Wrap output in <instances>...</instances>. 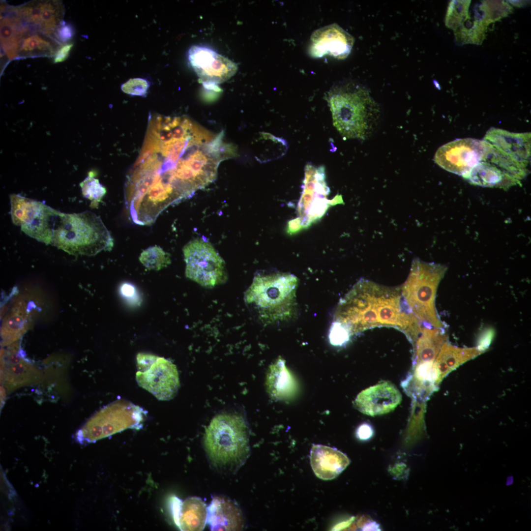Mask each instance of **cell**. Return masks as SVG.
Returning <instances> with one entry per match:
<instances>
[{
	"label": "cell",
	"instance_id": "cell-1",
	"mask_svg": "<svg viewBox=\"0 0 531 531\" xmlns=\"http://www.w3.org/2000/svg\"><path fill=\"white\" fill-rule=\"evenodd\" d=\"M201 127L181 117H150L140 153L126 176L125 210L150 225L177 204L216 178L219 161Z\"/></svg>",
	"mask_w": 531,
	"mask_h": 531
},
{
	"label": "cell",
	"instance_id": "cell-2",
	"mask_svg": "<svg viewBox=\"0 0 531 531\" xmlns=\"http://www.w3.org/2000/svg\"><path fill=\"white\" fill-rule=\"evenodd\" d=\"M333 321L340 323L351 335L375 327H393L408 337L421 322L411 312L400 288H389L361 279L340 300Z\"/></svg>",
	"mask_w": 531,
	"mask_h": 531
},
{
	"label": "cell",
	"instance_id": "cell-3",
	"mask_svg": "<svg viewBox=\"0 0 531 531\" xmlns=\"http://www.w3.org/2000/svg\"><path fill=\"white\" fill-rule=\"evenodd\" d=\"M326 99L333 124L346 139H367L380 117L379 105L364 86L348 81L333 86Z\"/></svg>",
	"mask_w": 531,
	"mask_h": 531
},
{
	"label": "cell",
	"instance_id": "cell-4",
	"mask_svg": "<svg viewBox=\"0 0 531 531\" xmlns=\"http://www.w3.org/2000/svg\"><path fill=\"white\" fill-rule=\"evenodd\" d=\"M204 443L208 460L214 468L222 472H235L249 455L247 423L237 413L218 414L206 429Z\"/></svg>",
	"mask_w": 531,
	"mask_h": 531
},
{
	"label": "cell",
	"instance_id": "cell-5",
	"mask_svg": "<svg viewBox=\"0 0 531 531\" xmlns=\"http://www.w3.org/2000/svg\"><path fill=\"white\" fill-rule=\"evenodd\" d=\"M298 284L290 273L258 274L245 292L244 302L263 323L288 321L296 312Z\"/></svg>",
	"mask_w": 531,
	"mask_h": 531
},
{
	"label": "cell",
	"instance_id": "cell-6",
	"mask_svg": "<svg viewBox=\"0 0 531 531\" xmlns=\"http://www.w3.org/2000/svg\"><path fill=\"white\" fill-rule=\"evenodd\" d=\"M69 254L94 256L110 251L114 240L101 218L86 211L60 212L55 222L51 244Z\"/></svg>",
	"mask_w": 531,
	"mask_h": 531
},
{
	"label": "cell",
	"instance_id": "cell-7",
	"mask_svg": "<svg viewBox=\"0 0 531 531\" xmlns=\"http://www.w3.org/2000/svg\"><path fill=\"white\" fill-rule=\"evenodd\" d=\"M446 267L419 261L413 264L407 280L401 288L402 295L411 312L425 326L442 328L435 308L439 283Z\"/></svg>",
	"mask_w": 531,
	"mask_h": 531
},
{
	"label": "cell",
	"instance_id": "cell-8",
	"mask_svg": "<svg viewBox=\"0 0 531 531\" xmlns=\"http://www.w3.org/2000/svg\"><path fill=\"white\" fill-rule=\"evenodd\" d=\"M146 414L142 408L120 399L104 407L76 433L81 443L95 442L127 429H140Z\"/></svg>",
	"mask_w": 531,
	"mask_h": 531
},
{
	"label": "cell",
	"instance_id": "cell-9",
	"mask_svg": "<svg viewBox=\"0 0 531 531\" xmlns=\"http://www.w3.org/2000/svg\"><path fill=\"white\" fill-rule=\"evenodd\" d=\"M187 278L202 287L212 288L226 282L225 262L212 245L202 238L190 241L183 248Z\"/></svg>",
	"mask_w": 531,
	"mask_h": 531
},
{
	"label": "cell",
	"instance_id": "cell-10",
	"mask_svg": "<svg viewBox=\"0 0 531 531\" xmlns=\"http://www.w3.org/2000/svg\"><path fill=\"white\" fill-rule=\"evenodd\" d=\"M13 223L26 235L51 244L55 222L60 211L44 203L13 194L10 196Z\"/></svg>",
	"mask_w": 531,
	"mask_h": 531
},
{
	"label": "cell",
	"instance_id": "cell-11",
	"mask_svg": "<svg viewBox=\"0 0 531 531\" xmlns=\"http://www.w3.org/2000/svg\"><path fill=\"white\" fill-rule=\"evenodd\" d=\"M136 359V379L140 386L159 400L167 401L176 396L180 383L177 368L173 363L144 353H138Z\"/></svg>",
	"mask_w": 531,
	"mask_h": 531
},
{
	"label": "cell",
	"instance_id": "cell-12",
	"mask_svg": "<svg viewBox=\"0 0 531 531\" xmlns=\"http://www.w3.org/2000/svg\"><path fill=\"white\" fill-rule=\"evenodd\" d=\"M490 147L484 140L459 139L440 147L434 160L443 169L465 177L486 157Z\"/></svg>",
	"mask_w": 531,
	"mask_h": 531
},
{
	"label": "cell",
	"instance_id": "cell-13",
	"mask_svg": "<svg viewBox=\"0 0 531 531\" xmlns=\"http://www.w3.org/2000/svg\"><path fill=\"white\" fill-rule=\"evenodd\" d=\"M188 58L200 81L210 88L229 80L237 70L236 63L206 47H191Z\"/></svg>",
	"mask_w": 531,
	"mask_h": 531
},
{
	"label": "cell",
	"instance_id": "cell-14",
	"mask_svg": "<svg viewBox=\"0 0 531 531\" xmlns=\"http://www.w3.org/2000/svg\"><path fill=\"white\" fill-rule=\"evenodd\" d=\"M354 37L336 23L315 30L311 35L308 53L321 58L328 55L339 59H346L354 45Z\"/></svg>",
	"mask_w": 531,
	"mask_h": 531
},
{
	"label": "cell",
	"instance_id": "cell-15",
	"mask_svg": "<svg viewBox=\"0 0 531 531\" xmlns=\"http://www.w3.org/2000/svg\"><path fill=\"white\" fill-rule=\"evenodd\" d=\"M401 400L402 396L396 387L390 383L383 382L362 390L354 403L359 411L373 416L393 411Z\"/></svg>",
	"mask_w": 531,
	"mask_h": 531
},
{
	"label": "cell",
	"instance_id": "cell-16",
	"mask_svg": "<svg viewBox=\"0 0 531 531\" xmlns=\"http://www.w3.org/2000/svg\"><path fill=\"white\" fill-rule=\"evenodd\" d=\"M531 133H514L491 128L487 132L483 140L527 169L531 157Z\"/></svg>",
	"mask_w": 531,
	"mask_h": 531
},
{
	"label": "cell",
	"instance_id": "cell-17",
	"mask_svg": "<svg viewBox=\"0 0 531 531\" xmlns=\"http://www.w3.org/2000/svg\"><path fill=\"white\" fill-rule=\"evenodd\" d=\"M464 178L474 184L484 187L506 188L519 183L502 166L491 145L486 157Z\"/></svg>",
	"mask_w": 531,
	"mask_h": 531
},
{
	"label": "cell",
	"instance_id": "cell-18",
	"mask_svg": "<svg viewBox=\"0 0 531 531\" xmlns=\"http://www.w3.org/2000/svg\"><path fill=\"white\" fill-rule=\"evenodd\" d=\"M170 509L174 521L181 531H203L207 522V507L202 499L192 497L182 501L172 497Z\"/></svg>",
	"mask_w": 531,
	"mask_h": 531
},
{
	"label": "cell",
	"instance_id": "cell-19",
	"mask_svg": "<svg viewBox=\"0 0 531 531\" xmlns=\"http://www.w3.org/2000/svg\"><path fill=\"white\" fill-rule=\"evenodd\" d=\"M42 379L40 370L17 354H11L1 363L0 382L8 392L37 384Z\"/></svg>",
	"mask_w": 531,
	"mask_h": 531
},
{
	"label": "cell",
	"instance_id": "cell-20",
	"mask_svg": "<svg viewBox=\"0 0 531 531\" xmlns=\"http://www.w3.org/2000/svg\"><path fill=\"white\" fill-rule=\"evenodd\" d=\"M347 456L335 448L313 444L310 451V464L315 475L324 480L337 477L350 464Z\"/></svg>",
	"mask_w": 531,
	"mask_h": 531
},
{
	"label": "cell",
	"instance_id": "cell-21",
	"mask_svg": "<svg viewBox=\"0 0 531 531\" xmlns=\"http://www.w3.org/2000/svg\"><path fill=\"white\" fill-rule=\"evenodd\" d=\"M207 523L211 531H240L244 520L235 502L224 497H216L207 506Z\"/></svg>",
	"mask_w": 531,
	"mask_h": 531
},
{
	"label": "cell",
	"instance_id": "cell-22",
	"mask_svg": "<svg viewBox=\"0 0 531 531\" xmlns=\"http://www.w3.org/2000/svg\"><path fill=\"white\" fill-rule=\"evenodd\" d=\"M17 58L54 56L62 44L55 37L20 28L17 35Z\"/></svg>",
	"mask_w": 531,
	"mask_h": 531
},
{
	"label": "cell",
	"instance_id": "cell-23",
	"mask_svg": "<svg viewBox=\"0 0 531 531\" xmlns=\"http://www.w3.org/2000/svg\"><path fill=\"white\" fill-rule=\"evenodd\" d=\"M266 385L269 395L278 400L291 398L296 391L295 378L287 368L285 360L279 357L268 368Z\"/></svg>",
	"mask_w": 531,
	"mask_h": 531
},
{
	"label": "cell",
	"instance_id": "cell-24",
	"mask_svg": "<svg viewBox=\"0 0 531 531\" xmlns=\"http://www.w3.org/2000/svg\"><path fill=\"white\" fill-rule=\"evenodd\" d=\"M432 328L423 326L420 332L417 348V356L419 360L426 361L432 359L444 340L442 328Z\"/></svg>",
	"mask_w": 531,
	"mask_h": 531
},
{
	"label": "cell",
	"instance_id": "cell-25",
	"mask_svg": "<svg viewBox=\"0 0 531 531\" xmlns=\"http://www.w3.org/2000/svg\"><path fill=\"white\" fill-rule=\"evenodd\" d=\"M258 140L261 144L257 158L262 162L283 156L287 152L288 145L284 139L266 133H262Z\"/></svg>",
	"mask_w": 531,
	"mask_h": 531
},
{
	"label": "cell",
	"instance_id": "cell-26",
	"mask_svg": "<svg viewBox=\"0 0 531 531\" xmlns=\"http://www.w3.org/2000/svg\"><path fill=\"white\" fill-rule=\"evenodd\" d=\"M139 260L148 269L156 271L166 267L171 263L170 254L157 245L144 250L139 257Z\"/></svg>",
	"mask_w": 531,
	"mask_h": 531
},
{
	"label": "cell",
	"instance_id": "cell-27",
	"mask_svg": "<svg viewBox=\"0 0 531 531\" xmlns=\"http://www.w3.org/2000/svg\"><path fill=\"white\" fill-rule=\"evenodd\" d=\"M80 185L84 197L91 201L90 206L97 208L106 193V188L100 183L98 179L92 176H88Z\"/></svg>",
	"mask_w": 531,
	"mask_h": 531
},
{
	"label": "cell",
	"instance_id": "cell-28",
	"mask_svg": "<svg viewBox=\"0 0 531 531\" xmlns=\"http://www.w3.org/2000/svg\"><path fill=\"white\" fill-rule=\"evenodd\" d=\"M351 334L342 324L333 321L329 329L328 338L330 344L335 346H341L350 339Z\"/></svg>",
	"mask_w": 531,
	"mask_h": 531
},
{
	"label": "cell",
	"instance_id": "cell-29",
	"mask_svg": "<svg viewBox=\"0 0 531 531\" xmlns=\"http://www.w3.org/2000/svg\"><path fill=\"white\" fill-rule=\"evenodd\" d=\"M149 87L148 82L142 78H133L129 80L121 86L124 93L132 95L144 96L148 92Z\"/></svg>",
	"mask_w": 531,
	"mask_h": 531
},
{
	"label": "cell",
	"instance_id": "cell-30",
	"mask_svg": "<svg viewBox=\"0 0 531 531\" xmlns=\"http://www.w3.org/2000/svg\"><path fill=\"white\" fill-rule=\"evenodd\" d=\"M437 368L431 361H426L420 364L416 369L415 374L421 381H433L437 377Z\"/></svg>",
	"mask_w": 531,
	"mask_h": 531
},
{
	"label": "cell",
	"instance_id": "cell-31",
	"mask_svg": "<svg viewBox=\"0 0 531 531\" xmlns=\"http://www.w3.org/2000/svg\"><path fill=\"white\" fill-rule=\"evenodd\" d=\"M55 33L57 39L63 44L67 43L72 38L74 30L72 26L63 23L57 29Z\"/></svg>",
	"mask_w": 531,
	"mask_h": 531
},
{
	"label": "cell",
	"instance_id": "cell-32",
	"mask_svg": "<svg viewBox=\"0 0 531 531\" xmlns=\"http://www.w3.org/2000/svg\"><path fill=\"white\" fill-rule=\"evenodd\" d=\"M73 45V43L72 42H67L62 44L58 49L54 56V62L56 63L65 60L68 57Z\"/></svg>",
	"mask_w": 531,
	"mask_h": 531
},
{
	"label": "cell",
	"instance_id": "cell-33",
	"mask_svg": "<svg viewBox=\"0 0 531 531\" xmlns=\"http://www.w3.org/2000/svg\"><path fill=\"white\" fill-rule=\"evenodd\" d=\"M374 432L372 427L367 423L360 425L356 431V437L360 440L365 441L370 439L373 435Z\"/></svg>",
	"mask_w": 531,
	"mask_h": 531
},
{
	"label": "cell",
	"instance_id": "cell-34",
	"mask_svg": "<svg viewBox=\"0 0 531 531\" xmlns=\"http://www.w3.org/2000/svg\"><path fill=\"white\" fill-rule=\"evenodd\" d=\"M121 295L126 299L132 300L136 299L137 296L136 289L133 285L129 283H123L121 285L120 289Z\"/></svg>",
	"mask_w": 531,
	"mask_h": 531
},
{
	"label": "cell",
	"instance_id": "cell-35",
	"mask_svg": "<svg viewBox=\"0 0 531 531\" xmlns=\"http://www.w3.org/2000/svg\"><path fill=\"white\" fill-rule=\"evenodd\" d=\"M6 390L5 389V387L3 385H2V386L1 385V386H0L1 407L3 406L4 403L5 399L6 398Z\"/></svg>",
	"mask_w": 531,
	"mask_h": 531
}]
</instances>
